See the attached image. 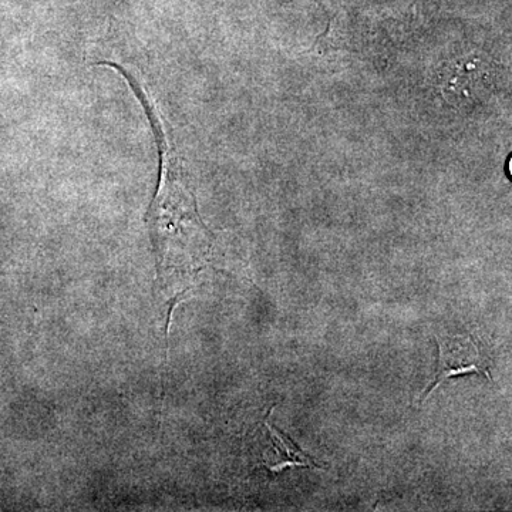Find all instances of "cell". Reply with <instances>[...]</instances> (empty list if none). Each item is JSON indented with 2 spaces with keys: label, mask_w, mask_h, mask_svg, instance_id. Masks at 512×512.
I'll return each mask as SVG.
<instances>
[{
  "label": "cell",
  "mask_w": 512,
  "mask_h": 512,
  "mask_svg": "<svg viewBox=\"0 0 512 512\" xmlns=\"http://www.w3.org/2000/svg\"><path fill=\"white\" fill-rule=\"evenodd\" d=\"M265 424L269 433H271L272 444H274V464L266 466L272 474H279L285 468L293 467L322 468L308 454L303 453L301 448L296 446L289 437L274 429V426H271L268 421Z\"/></svg>",
  "instance_id": "3957f363"
},
{
  "label": "cell",
  "mask_w": 512,
  "mask_h": 512,
  "mask_svg": "<svg viewBox=\"0 0 512 512\" xmlns=\"http://www.w3.org/2000/svg\"><path fill=\"white\" fill-rule=\"evenodd\" d=\"M495 64L484 57L468 56L448 63L440 73L444 99L456 109H471L495 89Z\"/></svg>",
  "instance_id": "6da1fadb"
},
{
  "label": "cell",
  "mask_w": 512,
  "mask_h": 512,
  "mask_svg": "<svg viewBox=\"0 0 512 512\" xmlns=\"http://www.w3.org/2000/svg\"><path fill=\"white\" fill-rule=\"evenodd\" d=\"M439 359H437L436 376L430 386L421 393L419 403H423L441 383L451 377L463 375H480L491 379L490 367L487 365L480 345L474 339H451L446 343L437 342Z\"/></svg>",
  "instance_id": "7a4b0ae2"
}]
</instances>
